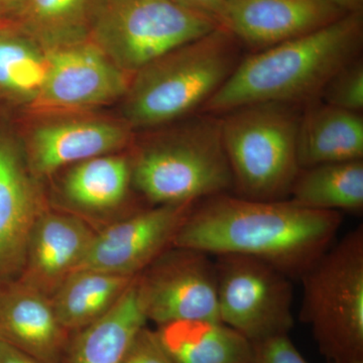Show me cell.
<instances>
[{"label": "cell", "mask_w": 363, "mask_h": 363, "mask_svg": "<svg viewBox=\"0 0 363 363\" xmlns=\"http://www.w3.org/2000/svg\"><path fill=\"white\" fill-rule=\"evenodd\" d=\"M219 28L171 0H97L89 40L126 74Z\"/></svg>", "instance_id": "cell-7"}, {"label": "cell", "mask_w": 363, "mask_h": 363, "mask_svg": "<svg viewBox=\"0 0 363 363\" xmlns=\"http://www.w3.org/2000/svg\"><path fill=\"white\" fill-rule=\"evenodd\" d=\"M195 204L157 205L94 234L78 269L138 276L173 245Z\"/></svg>", "instance_id": "cell-10"}, {"label": "cell", "mask_w": 363, "mask_h": 363, "mask_svg": "<svg viewBox=\"0 0 363 363\" xmlns=\"http://www.w3.org/2000/svg\"><path fill=\"white\" fill-rule=\"evenodd\" d=\"M121 363H173L157 331L143 327L133 338Z\"/></svg>", "instance_id": "cell-27"}, {"label": "cell", "mask_w": 363, "mask_h": 363, "mask_svg": "<svg viewBox=\"0 0 363 363\" xmlns=\"http://www.w3.org/2000/svg\"><path fill=\"white\" fill-rule=\"evenodd\" d=\"M4 25H6V23H4V21H2L1 20H0V28H1V26H4Z\"/></svg>", "instance_id": "cell-32"}, {"label": "cell", "mask_w": 363, "mask_h": 363, "mask_svg": "<svg viewBox=\"0 0 363 363\" xmlns=\"http://www.w3.org/2000/svg\"><path fill=\"white\" fill-rule=\"evenodd\" d=\"M241 60L240 43L222 26L166 52L133 74L123 97L125 123L154 130L201 111Z\"/></svg>", "instance_id": "cell-3"}, {"label": "cell", "mask_w": 363, "mask_h": 363, "mask_svg": "<svg viewBox=\"0 0 363 363\" xmlns=\"http://www.w3.org/2000/svg\"><path fill=\"white\" fill-rule=\"evenodd\" d=\"M70 334L52 298L18 279L0 281V342L42 363H62Z\"/></svg>", "instance_id": "cell-14"}, {"label": "cell", "mask_w": 363, "mask_h": 363, "mask_svg": "<svg viewBox=\"0 0 363 363\" xmlns=\"http://www.w3.org/2000/svg\"><path fill=\"white\" fill-rule=\"evenodd\" d=\"M214 264L222 323L252 343L289 335L295 324L291 278L247 255H216Z\"/></svg>", "instance_id": "cell-8"}, {"label": "cell", "mask_w": 363, "mask_h": 363, "mask_svg": "<svg viewBox=\"0 0 363 363\" xmlns=\"http://www.w3.org/2000/svg\"><path fill=\"white\" fill-rule=\"evenodd\" d=\"M342 220L341 212L290 199L260 201L225 193L196 203L173 245L215 257L247 255L300 279L331 247Z\"/></svg>", "instance_id": "cell-1"}, {"label": "cell", "mask_w": 363, "mask_h": 363, "mask_svg": "<svg viewBox=\"0 0 363 363\" xmlns=\"http://www.w3.org/2000/svg\"><path fill=\"white\" fill-rule=\"evenodd\" d=\"M252 344L250 363H309L289 335L276 336Z\"/></svg>", "instance_id": "cell-26"}, {"label": "cell", "mask_w": 363, "mask_h": 363, "mask_svg": "<svg viewBox=\"0 0 363 363\" xmlns=\"http://www.w3.org/2000/svg\"><path fill=\"white\" fill-rule=\"evenodd\" d=\"M136 281L145 317L159 327L191 320L221 322L216 269L207 253L172 245Z\"/></svg>", "instance_id": "cell-9"}, {"label": "cell", "mask_w": 363, "mask_h": 363, "mask_svg": "<svg viewBox=\"0 0 363 363\" xmlns=\"http://www.w3.org/2000/svg\"><path fill=\"white\" fill-rule=\"evenodd\" d=\"M49 69L48 52L13 23L0 28V97L37 101Z\"/></svg>", "instance_id": "cell-23"}, {"label": "cell", "mask_w": 363, "mask_h": 363, "mask_svg": "<svg viewBox=\"0 0 363 363\" xmlns=\"http://www.w3.org/2000/svg\"><path fill=\"white\" fill-rule=\"evenodd\" d=\"M28 0H0V20L14 23L20 18Z\"/></svg>", "instance_id": "cell-29"}, {"label": "cell", "mask_w": 363, "mask_h": 363, "mask_svg": "<svg viewBox=\"0 0 363 363\" xmlns=\"http://www.w3.org/2000/svg\"><path fill=\"white\" fill-rule=\"evenodd\" d=\"M130 130L126 123L99 119L42 124L23 147L28 169L35 178H42L66 164L109 154L128 142Z\"/></svg>", "instance_id": "cell-15"}, {"label": "cell", "mask_w": 363, "mask_h": 363, "mask_svg": "<svg viewBox=\"0 0 363 363\" xmlns=\"http://www.w3.org/2000/svg\"><path fill=\"white\" fill-rule=\"evenodd\" d=\"M176 4L204 16L227 28L226 0H171Z\"/></svg>", "instance_id": "cell-28"}, {"label": "cell", "mask_w": 363, "mask_h": 363, "mask_svg": "<svg viewBox=\"0 0 363 363\" xmlns=\"http://www.w3.org/2000/svg\"><path fill=\"white\" fill-rule=\"evenodd\" d=\"M135 279L96 269H77L51 297L60 323L69 333L93 323L116 304Z\"/></svg>", "instance_id": "cell-20"}, {"label": "cell", "mask_w": 363, "mask_h": 363, "mask_svg": "<svg viewBox=\"0 0 363 363\" xmlns=\"http://www.w3.org/2000/svg\"><path fill=\"white\" fill-rule=\"evenodd\" d=\"M157 332L173 363H250L252 358V342L222 322L177 321Z\"/></svg>", "instance_id": "cell-19"}, {"label": "cell", "mask_w": 363, "mask_h": 363, "mask_svg": "<svg viewBox=\"0 0 363 363\" xmlns=\"http://www.w3.org/2000/svg\"><path fill=\"white\" fill-rule=\"evenodd\" d=\"M362 44V13H354L315 32L252 52L241 60L200 112L221 116L260 102L310 104L320 99L325 85L341 68L359 58Z\"/></svg>", "instance_id": "cell-2"}, {"label": "cell", "mask_w": 363, "mask_h": 363, "mask_svg": "<svg viewBox=\"0 0 363 363\" xmlns=\"http://www.w3.org/2000/svg\"><path fill=\"white\" fill-rule=\"evenodd\" d=\"M130 182V162L104 155L76 164L64 181V193L79 207L108 209L123 201Z\"/></svg>", "instance_id": "cell-24"}, {"label": "cell", "mask_w": 363, "mask_h": 363, "mask_svg": "<svg viewBox=\"0 0 363 363\" xmlns=\"http://www.w3.org/2000/svg\"><path fill=\"white\" fill-rule=\"evenodd\" d=\"M131 164V182L157 205L197 203L233 191L220 117L201 112L145 140Z\"/></svg>", "instance_id": "cell-4"}, {"label": "cell", "mask_w": 363, "mask_h": 363, "mask_svg": "<svg viewBox=\"0 0 363 363\" xmlns=\"http://www.w3.org/2000/svg\"><path fill=\"white\" fill-rule=\"evenodd\" d=\"M298 128L301 169L363 160V117L321 99L304 105Z\"/></svg>", "instance_id": "cell-17"}, {"label": "cell", "mask_w": 363, "mask_h": 363, "mask_svg": "<svg viewBox=\"0 0 363 363\" xmlns=\"http://www.w3.org/2000/svg\"><path fill=\"white\" fill-rule=\"evenodd\" d=\"M289 199L312 209L362 212L363 160L301 169Z\"/></svg>", "instance_id": "cell-21"}, {"label": "cell", "mask_w": 363, "mask_h": 363, "mask_svg": "<svg viewBox=\"0 0 363 363\" xmlns=\"http://www.w3.org/2000/svg\"><path fill=\"white\" fill-rule=\"evenodd\" d=\"M227 30L253 52L330 25L343 11L328 0H226Z\"/></svg>", "instance_id": "cell-13"}, {"label": "cell", "mask_w": 363, "mask_h": 363, "mask_svg": "<svg viewBox=\"0 0 363 363\" xmlns=\"http://www.w3.org/2000/svg\"><path fill=\"white\" fill-rule=\"evenodd\" d=\"M0 363H42L26 354L23 351L16 350L13 346L0 342Z\"/></svg>", "instance_id": "cell-30"}, {"label": "cell", "mask_w": 363, "mask_h": 363, "mask_svg": "<svg viewBox=\"0 0 363 363\" xmlns=\"http://www.w3.org/2000/svg\"><path fill=\"white\" fill-rule=\"evenodd\" d=\"M300 318L327 363H363V227L328 248L300 277Z\"/></svg>", "instance_id": "cell-6"}, {"label": "cell", "mask_w": 363, "mask_h": 363, "mask_svg": "<svg viewBox=\"0 0 363 363\" xmlns=\"http://www.w3.org/2000/svg\"><path fill=\"white\" fill-rule=\"evenodd\" d=\"M47 52L49 69L35 104L56 109L87 108L111 104L128 92V74L90 40Z\"/></svg>", "instance_id": "cell-12"}, {"label": "cell", "mask_w": 363, "mask_h": 363, "mask_svg": "<svg viewBox=\"0 0 363 363\" xmlns=\"http://www.w3.org/2000/svg\"><path fill=\"white\" fill-rule=\"evenodd\" d=\"M136 279L104 316L70 334L62 363H121L147 322Z\"/></svg>", "instance_id": "cell-18"}, {"label": "cell", "mask_w": 363, "mask_h": 363, "mask_svg": "<svg viewBox=\"0 0 363 363\" xmlns=\"http://www.w3.org/2000/svg\"><path fill=\"white\" fill-rule=\"evenodd\" d=\"M320 99L325 104L353 112L363 109V61L350 62L325 85Z\"/></svg>", "instance_id": "cell-25"}, {"label": "cell", "mask_w": 363, "mask_h": 363, "mask_svg": "<svg viewBox=\"0 0 363 363\" xmlns=\"http://www.w3.org/2000/svg\"><path fill=\"white\" fill-rule=\"evenodd\" d=\"M94 233L72 215L45 211L33 228L18 279L51 298L77 271Z\"/></svg>", "instance_id": "cell-16"}, {"label": "cell", "mask_w": 363, "mask_h": 363, "mask_svg": "<svg viewBox=\"0 0 363 363\" xmlns=\"http://www.w3.org/2000/svg\"><path fill=\"white\" fill-rule=\"evenodd\" d=\"M45 211L23 145L0 125V281L20 276L33 228Z\"/></svg>", "instance_id": "cell-11"}, {"label": "cell", "mask_w": 363, "mask_h": 363, "mask_svg": "<svg viewBox=\"0 0 363 363\" xmlns=\"http://www.w3.org/2000/svg\"><path fill=\"white\" fill-rule=\"evenodd\" d=\"M302 109L260 102L219 116L235 195L260 201L289 199L301 169L297 140Z\"/></svg>", "instance_id": "cell-5"}, {"label": "cell", "mask_w": 363, "mask_h": 363, "mask_svg": "<svg viewBox=\"0 0 363 363\" xmlns=\"http://www.w3.org/2000/svg\"><path fill=\"white\" fill-rule=\"evenodd\" d=\"M344 13H362L363 0H328Z\"/></svg>", "instance_id": "cell-31"}, {"label": "cell", "mask_w": 363, "mask_h": 363, "mask_svg": "<svg viewBox=\"0 0 363 363\" xmlns=\"http://www.w3.org/2000/svg\"><path fill=\"white\" fill-rule=\"evenodd\" d=\"M97 0H28L13 25L45 51L89 40Z\"/></svg>", "instance_id": "cell-22"}]
</instances>
